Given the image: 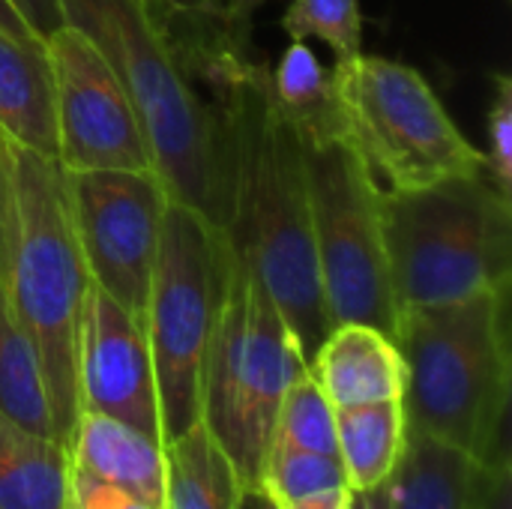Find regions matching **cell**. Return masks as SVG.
I'll return each mask as SVG.
<instances>
[{
    "label": "cell",
    "instance_id": "obj_31",
    "mask_svg": "<svg viewBox=\"0 0 512 509\" xmlns=\"http://www.w3.org/2000/svg\"><path fill=\"white\" fill-rule=\"evenodd\" d=\"M354 507V492L348 486H333V489H321L303 498H291L276 504V509H351Z\"/></svg>",
    "mask_w": 512,
    "mask_h": 509
},
{
    "label": "cell",
    "instance_id": "obj_10",
    "mask_svg": "<svg viewBox=\"0 0 512 509\" xmlns=\"http://www.w3.org/2000/svg\"><path fill=\"white\" fill-rule=\"evenodd\" d=\"M72 222L96 288L144 318L171 201L156 171H63Z\"/></svg>",
    "mask_w": 512,
    "mask_h": 509
},
{
    "label": "cell",
    "instance_id": "obj_23",
    "mask_svg": "<svg viewBox=\"0 0 512 509\" xmlns=\"http://www.w3.org/2000/svg\"><path fill=\"white\" fill-rule=\"evenodd\" d=\"M282 30L291 42H324L336 63L363 54L360 0H291L282 15Z\"/></svg>",
    "mask_w": 512,
    "mask_h": 509
},
{
    "label": "cell",
    "instance_id": "obj_13",
    "mask_svg": "<svg viewBox=\"0 0 512 509\" xmlns=\"http://www.w3.org/2000/svg\"><path fill=\"white\" fill-rule=\"evenodd\" d=\"M309 375L333 408L402 399L405 363L393 342L369 324H336L309 360Z\"/></svg>",
    "mask_w": 512,
    "mask_h": 509
},
{
    "label": "cell",
    "instance_id": "obj_12",
    "mask_svg": "<svg viewBox=\"0 0 512 509\" xmlns=\"http://www.w3.org/2000/svg\"><path fill=\"white\" fill-rule=\"evenodd\" d=\"M81 411L117 417L162 444L153 357L144 318L90 285L78 333Z\"/></svg>",
    "mask_w": 512,
    "mask_h": 509
},
{
    "label": "cell",
    "instance_id": "obj_16",
    "mask_svg": "<svg viewBox=\"0 0 512 509\" xmlns=\"http://www.w3.org/2000/svg\"><path fill=\"white\" fill-rule=\"evenodd\" d=\"M270 99L306 147L345 141L342 105L333 69H327L309 42H291L267 75Z\"/></svg>",
    "mask_w": 512,
    "mask_h": 509
},
{
    "label": "cell",
    "instance_id": "obj_20",
    "mask_svg": "<svg viewBox=\"0 0 512 509\" xmlns=\"http://www.w3.org/2000/svg\"><path fill=\"white\" fill-rule=\"evenodd\" d=\"M474 462L453 444L408 432L390 477V509H465Z\"/></svg>",
    "mask_w": 512,
    "mask_h": 509
},
{
    "label": "cell",
    "instance_id": "obj_2",
    "mask_svg": "<svg viewBox=\"0 0 512 509\" xmlns=\"http://www.w3.org/2000/svg\"><path fill=\"white\" fill-rule=\"evenodd\" d=\"M405 426L474 456L510 453V291L399 312Z\"/></svg>",
    "mask_w": 512,
    "mask_h": 509
},
{
    "label": "cell",
    "instance_id": "obj_34",
    "mask_svg": "<svg viewBox=\"0 0 512 509\" xmlns=\"http://www.w3.org/2000/svg\"><path fill=\"white\" fill-rule=\"evenodd\" d=\"M0 27H6V30H12V33L36 36V33L27 27V21L21 18V12L15 9V3H12V0H0ZM36 39H39V36H36Z\"/></svg>",
    "mask_w": 512,
    "mask_h": 509
},
{
    "label": "cell",
    "instance_id": "obj_18",
    "mask_svg": "<svg viewBox=\"0 0 512 509\" xmlns=\"http://www.w3.org/2000/svg\"><path fill=\"white\" fill-rule=\"evenodd\" d=\"M69 456L0 411V509H66Z\"/></svg>",
    "mask_w": 512,
    "mask_h": 509
},
{
    "label": "cell",
    "instance_id": "obj_17",
    "mask_svg": "<svg viewBox=\"0 0 512 509\" xmlns=\"http://www.w3.org/2000/svg\"><path fill=\"white\" fill-rule=\"evenodd\" d=\"M162 459V509H237L249 489L231 456L201 420L174 441L162 444Z\"/></svg>",
    "mask_w": 512,
    "mask_h": 509
},
{
    "label": "cell",
    "instance_id": "obj_29",
    "mask_svg": "<svg viewBox=\"0 0 512 509\" xmlns=\"http://www.w3.org/2000/svg\"><path fill=\"white\" fill-rule=\"evenodd\" d=\"M15 9L21 12V18L27 21V27L45 42L48 33H54L63 21V9L60 0H12Z\"/></svg>",
    "mask_w": 512,
    "mask_h": 509
},
{
    "label": "cell",
    "instance_id": "obj_32",
    "mask_svg": "<svg viewBox=\"0 0 512 509\" xmlns=\"http://www.w3.org/2000/svg\"><path fill=\"white\" fill-rule=\"evenodd\" d=\"M216 3H219V18L225 30L234 36V30H240V24H246L267 0H216Z\"/></svg>",
    "mask_w": 512,
    "mask_h": 509
},
{
    "label": "cell",
    "instance_id": "obj_4",
    "mask_svg": "<svg viewBox=\"0 0 512 509\" xmlns=\"http://www.w3.org/2000/svg\"><path fill=\"white\" fill-rule=\"evenodd\" d=\"M63 21L78 27L120 78L144 126L153 168L174 201L216 219L219 141L213 102L153 0H60Z\"/></svg>",
    "mask_w": 512,
    "mask_h": 509
},
{
    "label": "cell",
    "instance_id": "obj_15",
    "mask_svg": "<svg viewBox=\"0 0 512 509\" xmlns=\"http://www.w3.org/2000/svg\"><path fill=\"white\" fill-rule=\"evenodd\" d=\"M0 138L57 162L45 42L0 27Z\"/></svg>",
    "mask_w": 512,
    "mask_h": 509
},
{
    "label": "cell",
    "instance_id": "obj_5",
    "mask_svg": "<svg viewBox=\"0 0 512 509\" xmlns=\"http://www.w3.org/2000/svg\"><path fill=\"white\" fill-rule=\"evenodd\" d=\"M399 312L510 291L512 198L486 171L381 198Z\"/></svg>",
    "mask_w": 512,
    "mask_h": 509
},
{
    "label": "cell",
    "instance_id": "obj_33",
    "mask_svg": "<svg viewBox=\"0 0 512 509\" xmlns=\"http://www.w3.org/2000/svg\"><path fill=\"white\" fill-rule=\"evenodd\" d=\"M351 509H390V480L369 489V492H354V507Z\"/></svg>",
    "mask_w": 512,
    "mask_h": 509
},
{
    "label": "cell",
    "instance_id": "obj_27",
    "mask_svg": "<svg viewBox=\"0 0 512 509\" xmlns=\"http://www.w3.org/2000/svg\"><path fill=\"white\" fill-rule=\"evenodd\" d=\"M66 509H156L135 495L96 480L84 471L69 468V486H66Z\"/></svg>",
    "mask_w": 512,
    "mask_h": 509
},
{
    "label": "cell",
    "instance_id": "obj_19",
    "mask_svg": "<svg viewBox=\"0 0 512 509\" xmlns=\"http://www.w3.org/2000/svg\"><path fill=\"white\" fill-rule=\"evenodd\" d=\"M402 399L336 408V453L351 492H369L393 477L405 453Z\"/></svg>",
    "mask_w": 512,
    "mask_h": 509
},
{
    "label": "cell",
    "instance_id": "obj_3",
    "mask_svg": "<svg viewBox=\"0 0 512 509\" xmlns=\"http://www.w3.org/2000/svg\"><path fill=\"white\" fill-rule=\"evenodd\" d=\"M6 156L12 168V228L3 285L39 357L51 423L66 447L81 414L78 333L93 279L72 222L63 168L9 141Z\"/></svg>",
    "mask_w": 512,
    "mask_h": 509
},
{
    "label": "cell",
    "instance_id": "obj_28",
    "mask_svg": "<svg viewBox=\"0 0 512 509\" xmlns=\"http://www.w3.org/2000/svg\"><path fill=\"white\" fill-rule=\"evenodd\" d=\"M153 6L162 12L168 27L177 24V21H192V24L216 21L219 27H225L222 18H219V3L216 0H153Z\"/></svg>",
    "mask_w": 512,
    "mask_h": 509
},
{
    "label": "cell",
    "instance_id": "obj_8",
    "mask_svg": "<svg viewBox=\"0 0 512 509\" xmlns=\"http://www.w3.org/2000/svg\"><path fill=\"white\" fill-rule=\"evenodd\" d=\"M345 141L390 192L423 189L486 171L429 81L408 63L360 54L333 63Z\"/></svg>",
    "mask_w": 512,
    "mask_h": 509
},
{
    "label": "cell",
    "instance_id": "obj_26",
    "mask_svg": "<svg viewBox=\"0 0 512 509\" xmlns=\"http://www.w3.org/2000/svg\"><path fill=\"white\" fill-rule=\"evenodd\" d=\"M465 509H512L510 453L486 462H474Z\"/></svg>",
    "mask_w": 512,
    "mask_h": 509
},
{
    "label": "cell",
    "instance_id": "obj_14",
    "mask_svg": "<svg viewBox=\"0 0 512 509\" xmlns=\"http://www.w3.org/2000/svg\"><path fill=\"white\" fill-rule=\"evenodd\" d=\"M69 468L105 480L138 501L162 509L165 495V459L162 444L141 429L99 414L81 411L66 441Z\"/></svg>",
    "mask_w": 512,
    "mask_h": 509
},
{
    "label": "cell",
    "instance_id": "obj_1",
    "mask_svg": "<svg viewBox=\"0 0 512 509\" xmlns=\"http://www.w3.org/2000/svg\"><path fill=\"white\" fill-rule=\"evenodd\" d=\"M198 63L219 141L213 222L234 261L273 297L309 366L330 333V318L312 237L306 144L276 111L267 66L252 63L237 45L210 51Z\"/></svg>",
    "mask_w": 512,
    "mask_h": 509
},
{
    "label": "cell",
    "instance_id": "obj_25",
    "mask_svg": "<svg viewBox=\"0 0 512 509\" xmlns=\"http://www.w3.org/2000/svg\"><path fill=\"white\" fill-rule=\"evenodd\" d=\"M489 150L486 174L492 183L512 198V78L507 72H495L492 78V105H489Z\"/></svg>",
    "mask_w": 512,
    "mask_h": 509
},
{
    "label": "cell",
    "instance_id": "obj_30",
    "mask_svg": "<svg viewBox=\"0 0 512 509\" xmlns=\"http://www.w3.org/2000/svg\"><path fill=\"white\" fill-rule=\"evenodd\" d=\"M9 228H12V168L6 156V141L0 138V279L9 249Z\"/></svg>",
    "mask_w": 512,
    "mask_h": 509
},
{
    "label": "cell",
    "instance_id": "obj_11",
    "mask_svg": "<svg viewBox=\"0 0 512 509\" xmlns=\"http://www.w3.org/2000/svg\"><path fill=\"white\" fill-rule=\"evenodd\" d=\"M57 165L75 171H156L144 126L120 78L72 24L45 36Z\"/></svg>",
    "mask_w": 512,
    "mask_h": 509
},
{
    "label": "cell",
    "instance_id": "obj_9",
    "mask_svg": "<svg viewBox=\"0 0 512 509\" xmlns=\"http://www.w3.org/2000/svg\"><path fill=\"white\" fill-rule=\"evenodd\" d=\"M312 237L330 327L369 324L396 333L399 306L390 285L384 186L348 141L306 147Z\"/></svg>",
    "mask_w": 512,
    "mask_h": 509
},
{
    "label": "cell",
    "instance_id": "obj_22",
    "mask_svg": "<svg viewBox=\"0 0 512 509\" xmlns=\"http://www.w3.org/2000/svg\"><path fill=\"white\" fill-rule=\"evenodd\" d=\"M270 444L339 456L336 453V408L327 402V396L321 393V387L315 384L309 372L285 390L279 411H276Z\"/></svg>",
    "mask_w": 512,
    "mask_h": 509
},
{
    "label": "cell",
    "instance_id": "obj_21",
    "mask_svg": "<svg viewBox=\"0 0 512 509\" xmlns=\"http://www.w3.org/2000/svg\"><path fill=\"white\" fill-rule=\"evenodd\" d=\"M0 411H6L21 426L33 429L36 435L57 441L39 357L9 303L3 279H0Z\"/></svg>",
    "mask_w": 512,
    "mask_h": 509
},
{
    "label": "cell",
    "instance_id": "obj_6",
    "mask_svg": "<svg viewBox=\"0 0 512 509\" xmlns=\"http://www.w3.org/2000/svg\"><path fill=\"white\" fill-rule=\"evenodd\" d=\"M306 372V357L279 306L231 255L204 363L201 423L231 456L246 486H258L279 402Z\"/></svg>",
    "mask_w": 512,
    "mask_h": 509
},
{
    "label": "cell",
    "instance_id": "obj_35",
    "mask_svg": "<svg viewBox=\"0 0 512 509\" xmlns=\"http://www.w3.org/2000/svg\"><path fill=\"white\" fill-rule=\"evenodd\" d=\"M237 509H276V504L270 501V495H267L261 486H249V489L243 492V501H240V507Z\"/></svg>",
    "mask_w": 512,
    "mask_h": 509
},
{
    "label": "cell",
    "instance_id": "obj_24",
    "mask_svg": "<svg viewBox=\"0 0 512 509\" xmlns=\"http://www.w3.org/2000/svg\"><path fill=\"white\" fill-rule=\"evenodd\" d=\"M258 486L270 495L273 504L303 498L321 489L333 486H348L345 471L339 456H324V453H309V450H294L285 444H270Z\"/></svg>",
    "mask_w": 512,
    "mask_h": 509
},
{
    "label": "cell",
    "instance_id": "obj_7",
    "mask_svg": "<svg viewBox=\"0 0 512 509\" xmlns=\"http://www.w3.org/2000/svg\"><path fill=\"white\" fill-rule=\"evenodd\" d=\"M228 267L231 252L216 222L171 198L162 219L159 255L144 309L162 444L201 420L204 363Z\"/></svg>",
    "mask_w": 512,
    "mask_h": 509
}]
</instances>
